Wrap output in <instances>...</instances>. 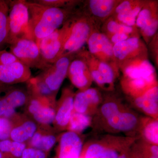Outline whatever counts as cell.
<instances>
[{
  "label": "cell",
  "instance_id": "obj_1",
  "mask_svg": "<svg viewBox=\"0 0 158 158\" xmlns=\"http://www.w3.org/2000/svg\"><path fill=\"white\" fill-rule=\"evenodd\" d=\"M29 14V30L32 39L37 41L53 33L76 10L73 8H58L26 1Z\"/></svg>",
  "mask_w": 158,
  "mask_h": 158
},
{
  "label": "cell",
  "instance_id": "obj_2",
  "mask_svg": "<svg viewBox=\"0 0 158 158\" xmlns=\"http://www.w3.org/2000/svg\"><path fill=\"white\" fill-rule=\"evenodd\" d=\"M65 24L66 34L60 57L75 54L81 50L90 34L95 31H94L92 20L77 10L67 20Z\"/></svg>",
  "mask_w": 158,
  "mask_h": 158
},
{
  "label": "cell",
  "instance_id": "obj_3",
  "mask_svg": "<svg viewBox=\"0 0 158 158\" xmlns=\"http://www.w3.org/2000/svg\"><path fill=\"white\" fill-rule=\"evenodd\" d=\"M9 34L6 44L10 45L17 39H32L29 30L28 9L25 0L9 1Z\"/></svg>",
  "mask_w": 158,
  "mask_h": 158
},
{
  "label": "cell",
  "instance_id": "obj_4",
  "mask_svg": "<svg viewBox=\"0 0 158 158\" xmlns=\"http://www.w3.org/2000/svg\"><path fill=\"white\" fill-rule=\"evenodd\" d=\"M9 52L19 61L29 68L45 70L50 66L43 59L36 41L28 38H20L10 45Z\"/></svg>",
  "mask_w": 158,
  "mask_h": 158
},
{
  "label": "cell",
  "instance_id": "obj_5",
  "mask_svg": "<svg viewBox=\"0 0 158 158\" xmlns=\"http://www.w3.org/2000/svg\"><path fill=\"white\" fill-rule=\"evenodd\" d=\"M75 54L61 56L37 77L55 94H56L67 76L69 64Z\"/></svg>",
  "mask_w": 158,
  "mask_h": 158
},
{
  "label": "cell",
  "instance_id": "obj_6",
  "mask_svg": "<svg viewBox=\"0 0 158 158\" xmlns=\"http://www.w3.org/2000/svg\"><path fill=\"white\" fill-rule=\"evenodd\" d=\"M66 32L65 23L50 35L36 41L43 59L48 64H52L60 57Z\"/></svg>",
  "mask_w": 158,
  "mask_h": 158
},
{
  "label": "cell",
  "instance_id": "obj_7",
  "mask_svg": "<svg viewBox=\"0 0 158 158\" xmlns=\"http://www.w3.org/2000/svg\"><path fill=\"white\" fill-rule=\"evenodd\" d=\"M87 43L89 52L97 59L110 65L116 63L113 56V44L106 34L94 31Z\"/></svg>",
  "mask_w": 158,
  "mask_h": 158
},
{
  "label": "cell",
  "instance_id": "obj_8",
  "mask_svg": "<svg viewBox=\"0 0 158 158\" xmlns=\"http://www.w3.org/2000/svg\"><path fill=\"white\" fill-rule=\"evenodd\" d=\"M146 55L127 60L119 64L124 77L130 79L150 77L156 76L155 69Z\"/></svg>",
  "mask_w": 158,
  "mask_h": 158
},
{
  "label": "cell",
  "instance_id": "obj_9",
  "mask_svg": "<svg viewBox=\"0 0 158 158\" xmlns=\"http://www.w3.org/2000/svg\"><path fill=\"white\" fill-rule=\"evenodd\" d=\"M156 5L154 2H145L139 12L136 20L135 25L140 29L142 36L148 41L153 37L158 28Z\"/></svg>",
  "mask_w": 158,
  "mask_h": 158
},
{
  "label": "cell",
  "instance_id": "obj_10",
  "mask_svg": "<svg viewBox=\"0 0 158 158\" xmlns=\"http://www.w3.org/2000/svg\"><path fill=\"white\" fill-rule=\"evenodd\" d=\"M146 47L138 37H130L113 45V56L119 65L123 62L146 54Z\"/></svg>",
  "mask_w": 158,
  "mask_h": 158
},
{
  "label": "cell",
  "instance_id": "obj_11",
  "mask_svg": "<svg viewBox=\"0 0 158 158\" xmlns=\"http://www.w3.org/2000/svg\"><path fill=\"white\" fill-rule=\"evenodd\" d=\"M67 76L72 84L81 90L88 89L92 80L85 59L77 53L69 64Z\"/></svg>",
  "mask_w": 158,
  "mask_h": 158
},
{
  "label": "cell",
  "instance_id": "obj_12",
  "mask_svg": "<svg viewBox=\"0 0 158 158\" xmlns=\"http://www.w3.org/2000/svg\"><path fill=\"white\" fill-rule=\"evenodd\" d=\"M30 96L28 91L23 89L9 90L0 99V117L8 118L14 116L16 108L25 104Z\"/></svg>",
  "mask_w": 158,
  "mask_h": 158
},
{
  "label": "cell",
  "instance_id": "obj_13",
  "mask_svg": "<svg viewBox=\"0 0 158 158\" xmlns=\"http://www.w3.org/2000/svg\"><path fill=\"white\" fill-rule=\"evenodd\" d=\"M31 77V69L19 61L9 65H0V83L3 85L27 82Z\"/></svg>",
  "mask_w": 158,
  "mask_h": 158
},
{
  "label": "cell",
  "instance_id": "obj_14",
  "mask_svg": "<svg viewBox=\"0 0 158 158\" xmlns=\"http://www.w3.org/2000/svg\"><path fill=\"white\" fill-rule=\"evenodd\" d=\"M145 3L136 1L120 2L113 12L115 16L114 19L125 25L135 27L137 16Z\"/></svg>",
  "mask_w": 158,
  "mask_h": 158
},
{
  "label": "cell",
  "instance_id": "obj_15",
  "mask_svg": "<svg viewBox=\"0 0 158 158\" xmlns=\"http://www.w3.org/2000/svg\"><path fill=\"white\" fill-rule=\"evenodd\" d=\"M83 144L77 133L66 132L60 138L57 158H79Z\"/></svg>",
  "mask_w": 158,
  "mask_h": 158
},
{
  "label": "cell",
  "instance_id": "obj_16",
  "mask_svg": "<svg viewBox=\"0 0 158 158\" xmlns=\"http://www.w3.org/2000/svg\"><path fill=\"white\" fill-rule=\"evenodd\" d=\"M74 95L71 90L65 89L62 92L56 111L54 122L60 127H65L69 123L73 110Z\"/></svg>",
  "mask_w": 158,
  "mask_h": 158
},
{
  "label": "cell",
  "instance_id": "obj_17",
  "mask_svg": "<svg viewBox=\"0 0 158 158\" xmlns=\"http://www.w3.org/2000/svg\"><path fill=\"white\" fill-rule=\"evenodd\" d=\"M123 85L127 92L136 98L141 96L148 90L157 85L156 76L147 78L130 79L124 77Z\"/></svg>",
  "mask_w": 158,
  "mask_h": 158
},
{
  "label": "cell",
  "instance_id": "obj_18",
  "mask_svg": "<svg viewBox=\"0 0 158 158\" xmlns=\"http://www.w3.org/2000/svg\"><path fill=\"white\" fill-rule=\"evenodd\" d=\"M100 96L98 91L94 88L81 90L74 98L73 110L75 112L85 114L89 106L98 104Z\"/></svg>",
  "mask_w": 158,
  "mask_h": 158
},
{
  "label": "cell",
  "instance_id": "obj_19",
  "mask_svg": "<svg viewBox=\"0 0 158 158\" xmlns=\"http://www.w3.org/2000/svg\"><path fill=\"white\" fill-rule=\"evenodd\" d=\"M158 88L157 85L137 97L135 103L138 107L148 115L156 116L158 112Z\"/></svg>",
  "mask_w": 158,
  "mask_h": 158
},
{
  "label": "cell",
  "instance_id": "obj_20",
  "mask_svg": "<svg viewBox=\"0 0 158 158\" xmlns=\"http://www.w3.org/2000/svg\"><path fill=\"white\" fill-rule=\"evenodd\" d=\"M106 119L111 127L120 131L132 129L137 123L135 115L127 112H120L119 109Z\"/></svg>",
  "mask_w": 158,
  "mask_h": 158
},
{
  "label": "cell",
  "instance_id": "obj_21",
  "mask_svg": "<svg viewBox=\"0 0 158 158\" xmlns=\"http://www.w3.org/2000/svg\"><path fill=\"white\" fill-rule=\"evenodd\" d=\"M119 1L114 0H90L88 7L91 13L100 19H106L114 12Z\"/></svg>",
  "mask_w": 158,
  "mask_h": 158
},
{
  "label": "cell",
  "instance_id": "obj_22",
  "mask_svg": "<svg viewBox=\"0 0 158 158\" xmlns=\"http://www.w3.org/2000/svg\"><path fill=\"white\" fill-rule=\"evenodd\" d=\"M36 123L31 120H26L12 128L10 138L11 141L24 143L30 140L37 131Z\"/></svg>",
  "mask_w": 158,
  "mask_h": 158
},
{
  "label": "cell",
  "instance_id": "obj_23",
  "mask_svg": "<svg viewBox=\"0 0 158 158\" xmlns=\"http://www.w3.org/2000/svg\"><path fill=\"white\" fill-rule=\"evenodd\" d=\"M54 100L49 99L44 103L32 115L34 120L43 125H49L54 122L56 110L52 103Z\"/></svg>",
  "mask_w": 158,
  "mask_h": 158
},
{
  "label": "cell",
  "instance_id": "obj_24",
  "mask_svg": "<svg viewBox=\"0 0 158 158\" xmlns=\"http://www.w3.org/2000/svg\"><path fill=\"white\" fill-rule=\"evenodd\" d=\"M56 138L54 135L42 134L37 131L30 140L29 147L48 153L56 144Z\"/></svg>",
  "mask_w": 158,
  "mask_h": 158
},
{
  "label": "cell",
  "instance_id": "obj_25",
  "mask_svg": "<svg viewBox=\"0 0 158 158\" xmlns=\"http://www.w3.org/2000/svg\"><path fill=\"white\" fill-rule=\"evenodd\" d=\"M9 1L0 0V47L6 44L9 34Z\"/></svg>",
  "mask_w": 158,
  "mask_h": 158
},
{
  "label": "cell",
  "instance_id": "obj_26",
  "mask_svg": "<svg viewBox=\"0 0 158 158\" xmlns=\"http://www.w3.org/2000/svg\"><path fill=\"white\" fill-rule=\"evenodd\" d=\"M118 157L116 151L98 144L90 145L85 155V158H118Z\"/></svg>",
  "mask_w": 158,
  "mask_h": 158
},
{
  "label": "cell",
  "instance_id": "obj_27",
  "mask_svg": "<svg viewBox=\"0 0 158 158\" xmlns=\"http://www.w3.org/2000/svg\"><path fill=\"white\" fill-rule=\"evenodd\" d=\"M90 118L85 114L73 112L69 123V131L76 132L83 131L89 126Z\"/></svg>",
  "mask_w": 158,
  "mask_h": 158
},
{
  "label": "cell",
  "instance_id": "obj_28",
  "mask_svg": "<svg viewBox=\"0 0 158 158\" xmlns=\"http://www.w3.org/2000/svg\"><path fill=\"white\" fill-rule=\"evenodd\" d=\"M106 30L108 35L114 34H125L130 35L135 31L134 27H129L118 23L114 19H110L106 23Z\"/></svg>",
  "mask_w": 158,
  "mask_h": 158
},
{
  "label": "cell",
  "instance_id": "obj_29",
  "mask_svg": "<svg viewBox=\"0 0 158 158\" xmlns=\"http://www.w3.org/2000/svg\"><path fill=\"white\" fill-rule=\"evenodd\" d=\"M98 70L104 81L106 85H111L113 83L115 78L113 66L106 62L97 60Z\"/></svg>",
  "mask_w": 158,
  "mask_h": 158
},
{
  "label": "cell",
  "instance_id": "obj_30",
  "mask_svg": "<svg viewBox=\"0 0 158 158\" xmlns=\"http://www.w3.org/2000/svg\"><path fill=\"white\" fill-rule=\"evenodd\" d=\"M34 2L45 6L58 8H75L79 1L72 0H35Z\"/></svg>",
  "mask_w": 158,
  "mask_h": 158
},
{
  "label": "cell",
  "instance_id": "obj_31",
  "mask_svg": "<svg viewBox=\"0 0 158 158\" xmlns=\"http://www.w3.org/2000/svg\"><path fill=\"white\" fill-rule=\"evenodd\" d=\"M158 122L153 120L148 123L144 129V135L150 142L157 145L158 143Z\"/></svg>",
  "mask_w": 158,
  "mask_h": 158
},
{
  "label": "cell",
  "instance_id": "obj_32",
  "mask_svg": "<svg viewBox=\"0 0 158 158\" xmlns=\"http://www.w3.org/2000/svg\"><path fill=\"white\" fill-rule=\"evenodd\" d=\"M12 128V123L8 118L0 117V140L9 139Z\"/></svg>",
  "mask_w": 158,
  "mask_h": 158
},
{
  "label": "cell",
  "instance_id": "obj_33",
  "mask_svg": "<svg viewBox=\"0 0 158 158\" xmlns=\"http://www.w3.org/2000/svg\"><path fill=\"white\" fill-rule=\"evenodd\" d=\"M21 158H48V153L33 148L27 147Z\"/></svg>",
  "mask_w": 158,
  "mask_h": 158
},
{
  "label": "cell",
  "instance_id": "obj_34",
  "mask_svg": "<svg viewBox=\"0 0 158 158\" xmlns=\"http://www.w3.org/2000/svg\"><path fill=\"white\" fill-rule=\"evenodd\" d=\"M18 61V59L10 52L5 50H0V65H9Z\"/></svg>",
  "mask_w": 158,
  "mask_h": 158
},
{
  "label": "cell",
  "instance_id": "obj_35",
  "mask_svg": "<svg viewBox=\"0 0 158 158\" xmlns=\"http://www.w3.org/2000/svg\"><path fill=\"white\" fill-rule=\"evenodd\" d=\"M107 37L110 39L111 42L113 44V45L118 43L124 41L130 38V35L125 34H114L113 35L107 36Z\"/></svg>",
  "mask_w": 158,
  "mask_h": 158
},
{
  "label": "cell",
  "instance_id": "obj_36",
  "mask_svg": "<svg viewBox=\"0 0 158 158\" xmlns=\"http://www.w3.org/2000/svg\"><path fill=\"white\" fill-rule=\"evenodd\" d=\"M12 141L7 139V140H2L0 141V152H1L3 154H5L6 156L9 153L11 148Z\"/></svg>",
  "mask_w": 158,
  "mask_h": 158
},
{
  "label": "cell",
  "instance_id": "obj_37",
  "mask_svg": "<svg viewBox=\"0 0 158 158\" xmlns=\"http://www.w3.org/2000/svg\"><path fill=\"white\" fill-rule=\"evenodd\" d=\"M151 152L152 156H158V147L157 145L154 144L151 148Z\"/></svg>",
  "mask_w": 158,
  "mask_h": 158
},
{
  "label": "cell",
  "instance_id": "obj_38",
  "mask_svg": "<svg viewBox=\"0 0 158 158\" xmlns=\"http://www.w3.org/2000/svg\"><path fill=\"white\" fill-rule=\"evenodd\" d=\"M0 158H6L4 155L1 152H0Z\"/></svg>",
  "mask_w": 158,
  "mask_h": 158
},
{
  "label": "cell",
  "instance_id": "obj_39",
  "mask_svg": "<svg viewBox=\"0 0 158 158\" xmlns=\"http://www.w3.org/2000/svg\"><path fill=\"white\" fill-rule=\"evenodd\" d=\"M118 158H128L125 155H122V156H118Z\"/></svg>",
  "mask_w": 158,
  "mask_h": 158
},
{
  "label": "cell",
  "instance_id": "obj_40",
  "mask_svg": "<svg viewBox=\"0 0 158 158\" xmlns=\"http://www.w3.org/2000/svg\"><path fill=\"white\" fill-rule=\"evenodd\" d=\"M4 85H3V84H1V83H0V90H2V88L3 86H4Z\"/></svg>",
  "mask_w": 158,
  "mask_h": 158
},
{
  "label": "cell",
  "instance_id": "obj_41",
  "mask_svg": "<svg viewBox=\"0 0 158 158\" xmlns=\"http://www.w3.org/2000/svg\"><path fill=\"white\" fill-rule=\"evenodd\" d=\"M149 158H158V156H156L152 155Z\"/></svg>",
  "mask_w": 158,
  "mask_h": 158
}]
</instances>
